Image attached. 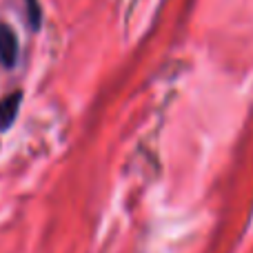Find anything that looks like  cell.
<instances>
[{"instance_id":"2","label":"cell","mask_w":253,"mask_h":253,"mask_svg":"<svg viewBox=\"0 0 253 253\" xmlns=\"http://www.w3.org/2000/svg\"><path fill=\"white\" fill-rule=\"evenodd\" d=\"M20 102H22V91H13L0 100V131L9 129L13 125L18 109H20Z\"/></svg>"},{"instance_id":"1","label":"cell","mask_w":253,"mask_h":253,"mask_svg":"<svg viewBox=\"0 0 253 253\" xmlns=\"http://www.w3.org/2000/svg\"><path fill=\"white\" fill-rule=\"evenodd\" d=\"M18 60V38L9 25L0 22V62L11 69Z\"/></svg>"},{"instance_id":"3","label":"cell","mask_w":253,"mask_h":253,"mask_svg":"<svg viewBox=\"0 0 253 253\" xmlns=\"http://www.w3.org/2000/svg\"><path fill=\"white\" fill-rule=\"evenodd\" d=\"M27 4H29V22L34 29H38L40 25V11H38V2L36 0H27Z\"/></svg>"}]
</instances>
